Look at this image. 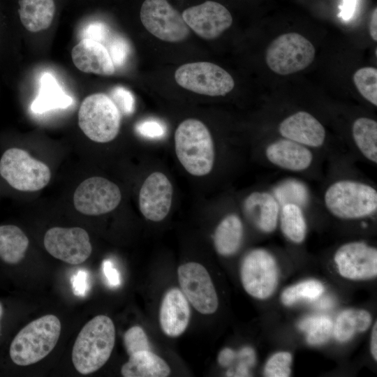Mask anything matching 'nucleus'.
Returning a JSON list of instances; mask_svg holds the SVG:
<instances>
[{"label": "nucleus", "instance_id": "obj_4", "mask_svg": "<svg viewBox=\"0 0 377 377\" xmlns=\"http://www.w3.org/2000/svg\"><path fill=\"white\" fill-rule=\"evenodd\" d=\"M324 202L330 213L337 218L360 219L376 212L377 191L362 182L340 179L327 187Z\"/></svg>", "mask_w": 377, "mask_h": 377}, {"label": "nucleus", "instance_id": "obj_3", "mask_svg": "<svg viewBox=\"0 0 377 377\" xmlns=\"http://www.w3.org/2000/svg\"><path fill=\"white\" fill-rule=\"evenodd\" d=\"M61 323L54 315L38 318L24 327L10 346V356L17 365L27 366L45 357L56 346L61 332Z\"/></svg>", "mask_w": 377, "mask_h": 377}, {"label": "nucleus", "instance_id": "obj_44", "mask_svg": "<svg viewBox=\"0 0 377 377\" xmlns=\"http://www.w3.org/2000/svg\"><path fill=\"white\" fill-rule=\"evenodd\" d=\"M3 306L1 303L0 302V321L3 316ZM0 330H1V323H0Z\"/></svg>", "mask_w": 377, "mask_h": 377}, {"label": "nucleus", "instance_id": "obj_5", "mask_svg": "<svg viewBox=\"0 0 377 377\" xmlns=\"http://www.w3.org/2000/svg\"><path fill=\"white\" fill-rule=\"evenodd\" d=\"M78 124L90 140L105 143L119 133L121 112L112 98L103 93L88 96L81 103Z\"/></svg>", "mask_w": 377, "mask_h": 377}, {"label": "nucleus", "instance_id": "obj_30", "mask_svg": "<svg viewBox=\"0 0 377 377\" xmlns=\"http://www.w3.org/2000/svg\"><path fill=\"white\" fill-rule=\"evenodd\" d=\"M298 327L306 333V339L311 346L325 343L333 332V323L326 316H312L300 320Z\"/></svg>", "mask_w": 377, "mask_h": 377}, {"label": "nucleus", "instance_id": "obj_37", "mask_svg": "<svg viewBox=\"0 0 377 377\" xmlns=\"http://www.w3.org/2000/svg\"><path fill=\"white\" fill-rule=\"evenodd\" d=\"M110 30L106 24L102 22H92L86 26L81 33L82 39H90L102 44L108 43Z\"/></svg>", "mask_w": 377, "mask_h": 377}, {"label": "nucleus", "instance_id": "obj_8", "mask_svg": "<svg viewBox=\"0 0 377 377\" xmlns=\"http://www.w3.org/2000/svg\"><path fill=\"white\" fill-rule=\"evenodd\" d=\"M240 279L244 290L258 300H266L275 292L279 270L274 257L263 249H253L244 257Z\"/></svg>", "mask_w": 377, "mask_h": 377}, {"label": "nucleus", "instance_id": "obj_35", "mask_svg": "<svg viewBox=\"0 0 377 377\" xmlns=\"http://www.w3.org/2000/svg\"><path fill=\"white\" fill-rule=\"evenodd\" d=\"M114 67L123 66L130 53V46L127 40L121 36L110 38L105 46Z\"/></svg>", "mask_w": 377, "mask_h": 377}, {"label": "nucleus", "instance_id": "obj_11", "mask_svg": "<svg viewBox=\"0 0 377 377\" xmlns=\"http://www.w3.org/2000/svg\"><path fill=\"white\" fill-rule=\"evenodd\" d=\"M181 290L194 309L202 314H212L218 309V295L206 268L195 262L180 265L177 269Z\"/></svg>", "mask_w": 377, "mask_h": 377}, {"label": "nucleus", "instance_id": "obj_22", "mask_svg": "<svg viewBox=\"0 0 377 377\" xmlns=\"http://www.w3.org/2000/svg\"><path fill=\"white\" fill-rule=\"evenodd\" d=\"M124 377H165L170 374L168 363L149 350H142L129 355L121 368Z\"/></svg>", "mask_w": 377, "mask_h": 377}, {"label": "nucleus", "instance_id": "obj_39", "mask_svg": "<svg viewBox=\"0 0 377 377\" xmlns=\"http://www.w3.org/2000/svg\"><path fill=\"white\" fill-rule=\"evenodd\" d=\"M72 288L74 295L84 297L89 289V274L85 269H79L71 277Z\"/></svg>", "mask_w": 377, "mask_h": 377}, {"label": "nucleus", "instance_id": "obj_36", "mask_svg": "<svg viewBox=\"0 0 377 377\" xmlns=\"http://www.w3.org/2000/svg\"><path fill=\"white\" fill-rule=\"evenodd\" d=\"M112 100L121 113L131 114L135 109V99L132 93L123 87H114L112 92Z\"/></svg>", "mask_w": 377, "mask_h": 377}, {"label": "nucleus", "instance_id": "obj_33", "mask_svg": "<svg viewBox=\"0 0 377 377\" xmlns=\"http://www.w3.org/2000/svg\"><path fill=\"white\" fill-rule=\"evenodd\" d=\"M293 357L287 351L273 354L266 362L263 375L267 377H288L291 375Z\"/></svg>", "mask_w": 377, "mask_h": 377}, {"label": "nucleus", "instance_id": "obj_20", "mask_svg": "<svg viewBox=\"0 0 377 377\" xmlns=\"http://www.w3.org/2000/svg\"><path fill=\"white\" fill-rule=\"evenodd\" d=\"M71 58L75 67L84 73L111 75L115 71L106 47L93 40L81 39L73 48Z\"/></svg>", "mask_w": 377, "mask_h": 377}, {"label": "nucleus", "instance_id": "obj_24", "mask_svg": "<svg viewBox=\"0 0 377 377\" xmlns=\"http://www.w3.org/2000/svg\"><path fill=\"white\" fill-rule=\"evenodd\" d=\"M40 82L39 93L31 105L34 113L42 114L52 110L65 109L73 103V98L63 91L52 74H43Z\"/></svg>", "mask_w": 377, "mask_h": 377}, {"label": "nucleus", "instance_id": "obj_25", "mask_svg": "<svg viewBox=\"0 0 377 377\" xmlns=\"http://www.w3.org/2000/svg\"><path fill=\"white\" fill-rule=\"evenodd\" d=\"M20 20L26 29L38 32L47 29L53 20L54 0H20Z\"/></svg>", "mask_w": 377, "mask_h": 377}, {"label": "nucleus", "instance_id": "obj_12", "mask_svg": "<svg viewBox=\"0 0 377 377\" xmlns=\"http://www.w3.org/2000/svg\"><path fill=\"white\" fill-rule=\"evenodd\" d=\"M121 193L114 182L101 177H89L75 189L73 203L80 213L97 216L108 213L120 203Z\"/></svg>", "mask_w": 377, "mask_h": 377}, {"label": "nucleus", "instance_id": "obj_31", "mask_svg": "<svg viewBox=\"0 0 377 377\" xmlns=\"http://www.w3.org/2000/svg\"><path fill=\"white\" fill-rule=\"evenodd\" d=\"M323 284L316 279H308L285 288L281 295L283 305L289 306L301 300H314L324 292Z\"/></svg>", "mask_w": 377, "mask_h": 377}, {"label": "nucleus", "instance_id": "obj_32", "mask_svg": "<svg viewBox=\"0 0 377 377\" xmlns=\"http://www.w3.org/2000/svg\"><path fill=\"white\" fill-rule=\"evenodd\" d=\"M353 82L360 94L374 105H377V69L363 67L353 76Z\"/></svg>", "mask_w": 377, "mask_h": 377}, {"label": "nucleus", "instance_id": "obj_6", "mask_svg": "<svg viewBox=\"0 0 377 377\" xmlns=\"http://www.w3.org/2000/svg\"><path fill=\"white\" fill-rule=\"evenodd\" d=\"M0 175L13 188L21 191H36L46 186L51 178L49 167L27 151L7 149L0 159Z\"/></svg>", "mask_w": 377, "mask_h": 377}, {"label": "nucleus", "instance_id": "obj_1", "mask_svg": "<svg viewBox=\"0 0 377 377\" xmlns=\"http://www.w3.org/2000/svg\"><path fill=\"white\" fill-rule=\"evenodd\" d=\"M115 343V327L110 318L98 315L79 332L72 350L75 369L86 375L101 368L110 358Z\"/></svg>", "mask_w": 377, "mask_h": 377}, {"label": "nucleus", "instance_id": "obj_19", "mask_svg": "<svg viewBox=\"0 0 377 377\" xmlns=\"http://www.w3.org/2000/svg\"><path fill=\"white\" fill-rule=\"evenodd\" d=\"M265 156L272 164L294 172L306 170L313 159L309 147L283 138L269 143Z\"/></svg>", "mask_w": 377, "mask_h": 377}, {"label": "nucleus", "instance_id": "obj_29", "mask_svg": "<svg viewBox=\"0 0 377 377\" xmlns=\"http://www.w3.org/2000/svg\"><path fill=\"white\" fill-rule=\"evenodd\" d=\"M280 228L285 237L295 244L302 243L307 232L306 221L301 207L295 203L283 205L280 210Z\"/></svg>", "mask_w": 377, "mask_h": 377}, {"label": "nucleus", "instance_id": "obj_41", "mask_svg": "<svg viewBox=\"0 0 377 377\" xmlns=\"http://www.w3.org/2000/svg\"><path fill=\"white\" fill-rule=\"evenodd\" d=\"M237 353L229 348H223L218 356V362L222 367H228L236 358Z\"/></svg>", "mask_w": 377, "mask_h": 377}, {"label": "nucleus", "instance_id": "obj_27", "mask_svg": "<svg viewBox=\"0 0 377 377\" xmlns=\"http://www.w3.org/2000/svg\"><path fill=\"white\" fill-rule=\"evenodd\" d=\"M24 232L13 225L0 226V258L8 264H17L24 257L29 246Z\"/></svg>", "mask_w": 377, "mask_h": 377}, {"label": "nucleus", "instance_id": "obj_43", "mask_svg": "<svg viewBox=\"0 0 377 377\" xmlns=\"http://www.w3.org/2000/svg\"><path fill=\"white\" fill-rule=\"evenodd\" d=\"M369 34L374 41H377V8H374L369 20Z\"/></svg>", "mask_w": 377, "mask_h": 377}, {"label": "nucleus", "instance_id": "obj_38", "mask_svg": "<svg viewBox=\"0 0 377 377\" xmlns=\"http://www.w3.org/2000/svg\"><path fill=\"white\" fill-rule=\"evenodd\" d=\"M136 128L140 135L149 138H161L165 133V126L160 121L153 119L139 123Z\"/></svg>", "mask_w": 377, "mask_h": 377}, {"label": "nucleus", "instance_id": "obj_7", "mask_svg": "<svg viewBox=\"0 0 377 377\" xmlns=\"http://www.w3.org/2000/svg\"><path fill=\"white\" fill-rule=\"evenodd\" d=\"M315 47L304 36L289 32L276 37L268 46L265 60L276 74L287 75L304 70L313 61Z\"/></svg>", "mask_w": 377, "mask_h": 377}, {"label": "nucleus", "instance_id": "obj_13", "mask_svg": "<svg viewBox=\"0 0 377 377\" xmlns=\"http://www.w3.org/2000/svg\"><path fill=\"white\" fill-rule=\"evenodd\" d=\"M43 244L52 256L71 265L84 263L92 251L87 232L80 227L52 228L46 232Z\"/></svg>", "mask_w": 377, "mask_h": 377}, {"label": "nucleus", "instance_id": "obj_15", "mask_svg": "<svg viewBox=\"0 0 377 377\" xmlns=\"http://www.w3.org/2000/svg\"><path fill=\"white\" fill-rule=\"evenodd\" d=\"M182 15L189 29L206 40L218 38L233 21L231 13L226 7L213 1L188 8Z\"/></svg>", "mask_w": 377, "mask_h": 377}, {"label": "nucleus", "instance_id": "obj_2", "mask_svg": "<svg viewBox=\"0 0 377 377\" xmlns=\"http://www.w3.org/2000/svg\"><path fill=\"white\" fill-rule=\"evenodd\" d=\"M177 157L191 175L202 177L212 170L215 159L214 145L208 128L200 120L187 119L175 133Z\"/></svg>", "mask_w": 377, "mask_h": 377}, {"label": "nucleus", "instance_id": "obj_18", "mask_svg": "<svg viewBox=\"0 0 377 377\" xmlns=\"http://www.w3.org/2000/svg\"><path fill=\"white\" fill-rule=\"evenodd\" d=\"M191 316L188 301L181 290L172 288L164 295L159 309V323L164 334L177 337L187 328Z\"/></svg>", "mask_w": 377, "mask_h": 377}, {"label": "nucleus", "instance_id": "obj_40", "mask_svg": "<svg viewBox=\"0 0 377 377\" xmlns=\"http://www.w3.org/2000/svg\"><path fill=\"white\" fill-rule=\"evenodd\" d=\"M102 268L108 285L112 288L119 286L121 282V275L113 263L109 259H105L103 261Z\"/></svg>", "mask_w": 377, "mask_h": 377}, {"label": "nucleus", "instance_id": "obj_26", "mask_svg": "<svg viewBox=\"0 0 377 377\" xmlns=\"http://www.w3.org/2000/svg\"><path fill=\"white\" fill-rule=\"evenodd\" d=\"M372 322L370 313L364 309H347L342 311L333 324V334L336 340L345 343L356 334L367 331Z\"/></svg>", "mask_w": 377, "mask_h": 377}, {"label": "nucleus", "instance_id": "obj_9", "mask_svg": "<svg viewBox=\"0 0 377 377\" xmlns=\"http://www.w3.org/2000/svg\"><path fill=\"white\" fill-rule=\"evenodd\" d=\"M175 79L182 87L209 96H225L235 87L230 74L219 66L206 61L180 66L175 73Z\"/></svg>", "mask_w": 377, "mask_h": 377}, {"label": "nucleus", "instance_id": "obj_21", "mask_svg": "<svg viewBox=\"0 0 377 377\" xmlns=\"http://www.w3.org/2000/svg\"><path fill=\"white\" fill-rule=\"evenodd\" d=\"M243 208L249 219L261 231L272 232L279 219V205L275 198L266 191H255L244 200Z\"/></svg>", "mask_w": 377, "mask_h": 377}, {"label": "nucleus", "instance_id": "obj_14", "mask_svg": "<svg viewBox=\"0 0 377 377\" xmlns=\"http://www.w3.org/2000/svg\"><path fill=\"white\" fill-rule=\"evenodd\" d=\"M334 261L345 279L364 281L377 276V249L364 242L343 244L336 251Z\"/></svg>", "mask_w": 377, "mask_h": 377}, {"label": "nucleus", "instance_id": "obj_34", "mask_svg": "<svg viewBox=\"0 0 377 377\" xmlns=\"http://www.w3.org/2000/svg\"><path fill=\"white\" fill-rule=\"evenodd\" d=\"M124 343L128 355L139 351L151 350L145 330L138 325L130 327L125 332Z\"/></svg>", "mask_w": 377, "mask_h": 377}, {"label": "nucleus", "instance_id": "obj_16", "mask_svg": "<svg viewBox=\"0 0 377 377\" xmlns=\"http://www.w3.org/2000/svg\"><path fill=\"white\" fill-rule=\"evenodd\" d=\"M172 199V186L162 172H154L143 182L139 193V207L148 220L158 222L168 214Z\"/></svg>", "mask_w": 377, "mask_h": 377}, {"label": "nucleus", "instance_id": "obj_17", "mask_svg": "<svg viewBox=\"0 0 377 377\" xmlns=\"http://www.w3.org/2000/svg\"><path fill=\"white\" fill-rule=\"evenodd\" d=\"M280 135L307 147L318 148L325 140L323 124L306 111H298L285 118L279 126Z\"/></svg>", "mask_w": 377, "mask_h": 377}, {"label": "nucleus", "instance_id": "obj_28", "mask_svg": "<svg viewBox=\"0 0 377 377\" xmlns=\"http://www.w3.org/2000/svg\"><path fill=\"white\" fill-rule=\"evenodd\" d=\"M354 142L361 154L374 163H377V122L368 117L356 119L352 126Z\"/></svg>", "mask_w": 377, "mask_h": 377}, {"label": "nucleus", "instance_id": "obj_23", "mask_svg": "<svg viewBox=\"0 0 377 377\" xmlns=\"http://www.w3.org/2000/svg\"><path fill=\"white\" fill-rule=\"evenodd\" d=\"M244 236L241 219L235 214L226 216L216 226L214 233V245L216 252L223 256H230L239 249Z\"/></svg>", "mask_w": 377, "mask_h": 377}, {"label": "nucleus", "instance_id": "obj_42", "mask_svg": "<svg viewBox=\"0 0 377 377\" xmlns=\"http://www.w3.org/2000/svg\"><path fill=\"white\" fill-rule=\"evenodd\" d=\"M370 351L375 361L377 360V323L375 322L372 327L370 338Z\"/></svg>", "mask_w": 377, "mask_h": 377}, {"label": "nucleus", "instance_id": "obj_10", "mask_svg": "<svg viewBox=\"0 0 377 377\" xmlns=\"http://www.w3.org/2000/svg\"><path fill=\"white\" fill-rule=\"evenodd\" d=\"M140 16L145 28L163 41L180 42L186 39L190 34L182 14L167 0H145Z\"/></svg>", "mask_w": 377, "mask_h": 377}]
</instances>
